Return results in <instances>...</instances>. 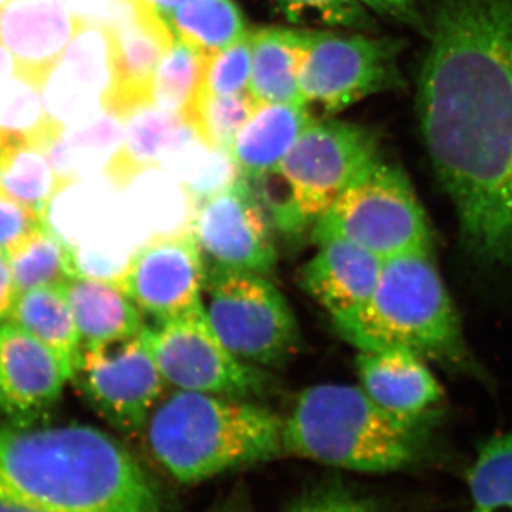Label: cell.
I'll use <instances>...</instances> for the list:
<instances>
[{"label":"cell","instance_id":"cell-31","mask_svg":"<svg viewBox=\"0 0 512 512\" xmlns=\"http://www.w3.org/2000/svg\"><path fill=\"white\" fill-rule=\"evenodd\" d=\"M59 131L47 116L39 84L19 72L0 83V136L22 138L46 150Z\"/></svg>","mask_w":512,"mask_h":512},{"label":"cell","instance_id":"cell-34","mask_svg":"<svg viewBox=\"0 0 512 512\" xmlns=\"http://www.w3.org/2000/svg\"><path fill=\"white\" fill-rule=\"evenodd\" d=\"M251 30L221 52L208 56L201 93L234 96L247 92L251 77Z\"/></svg>","mask_w":512,"mask_h":512},{"label":"cell","instance_id":"cell-15","mask_svg":"<svg viewBox=\"0 0 512 512\" xmlns=\"http://www.w3.org/2000/svg\"><path fill=\"white\" fill-rule=\"evenodd\" d=\"M116 40V79L107 110L123 117L153 103V83L174 42L167 23L141 0H117L109 23Z\"/></svg>","mask_w":512,"mask_h":512},{"label":"cell","instance_id":"cell-36","mask_svg":"<svg viewBox=\"0 0 512 512\" xmlns=\"http://www.w3.org/2000/svg\"><path fill=\"white\" fill-rule=\"evenodd\" d=\"M36 211L0 197V255L8 258L45 224Z\"/></svg>","mask_w":512,"mask_h":512},{"label":"cell","instance_id":"cell-16","mask_svg":"<svg viewBox=\"0 0 512 512\" xmlns=\"http://www.w3.org/2000/svg\"><path fill=\"white\" fill-rule=\"evenodd\" d=\"M64 382L52 350L16 323L0 322V413L15 426H32L55 407Z\"/></svg>","mask_w":512,"mask_h":512},{"label":"cell","instance_id":"cell-39","mask_svg":"<svg viewBox=\"0 0 512 512\" xmlns=\"http://www.w3.org/2000/svg\"><path fill=\"white\" fill-rule=\"evenodd\" d=\"M16 295H18V291H16L15 282H13L8 259L0 255V322L9 319Z\"/></svg>","mask_w":512,"mask_h":512},{"label":"cell","instance_id":"cell-40","mask_svg":"<svg viewBox=\"0 0 512 512\" xmlns=\"http://www.w3.org/2000/svg\"><path fill=\"white\" fill-rule=\"evenodd\" d=\"M207 512H254V508L248 491L238 487L220 498Z\"/></svg>","mask_w":512,"mask_h":512},{"label":"cell","instance_id":"cell-4","mask_svg":"<svg viewBox=\"0 0 512 512\" xmlns=\"http://www.w3.org/2000/svg\"><path fill=\"white\" fill-rule=\"evenodd\" d=\"M284 419L245 399L175 390L154 407L143 437L181 484H198L285 456Z\"/></svg>","mask_w":512,"mask_h":512},{"label":"cell","instance_id":"cell-20","mask_svg":"<svg viewBox=\"0 0 512 512\" xmlns=\"http://www.w3.org/2000/svg\"><path fill=\"white\" fill-rule=\"evenodd\" d=\"M121 119L123 141L104 168L111 183L119 187H126L151 168H160L198 140L183 116L160 110L153 103L136 107Z\"/></svg>","mask_w":512,"mask_h":512},{"label":"cell","instance_id":"cell-18","mask_svg":"<svg viewBox=\"0 0 512 512\" xmlns=\"http://www.w3.org/2000/svg\"><path fill=\"white\" fill-rule=\"evenodd\" d=\"M77 28L63 0H6L0 8V43L18 72L40 87Z\"/></svg>","mask_w":512,"mask_h":512},{"label":"cell","instance_id":"cell-7","mask_svg":"<svg viewBox=\"0 0 512 512\" xmlns=\"http://www.w3.org/2000/svg\"><path fill=\"white\" fill-rule=\"evenodd\" d=\"M311 238L316 245L346 239L383 261L431 251L429 222L409 178L383 158L342 192L316 222Z\"/></svg>","mask_w":512,"mask_h":512},{"label":"cell","instance_id":"cell-41","mask_svg":"<svg viewBox=\"0 0 512 512\" xmlns=\"http://www.w3.org/2000/svg\"><path fill=\"white\" fill-rule=\"evenodd\" d=\"M18 73L15 59L10 55L8 49L0 43V83L12 79Z\"/></svg>","mask_w":512,"mask_h":512},{"label":"cell","instance_id":"cell-23","mask_svg":"<svg viewBox=\"0 0 512 512\" xmlns=\"http://www.w3.org/2000/svg\"><path fill=\"white\" fill-rule=\"evenodd\" d=\"M312 29L251 30L252 62L248 92L259 104H301L299 72Z\"/></svg>","mask_w":512,"mask_h":512},{"label":"cell","instance_id":"cell-43","mask_svg":"<svg viewBox=\"0 0 512 512\" xmlns=\"http://www.w3.org/2000/svg\"><path fill=\"white\" fill-rule=\"evenodd\" d=\"M0 512H37L26 510V508L15 507V505L0 504Z\"/></svg>","mask_w":512,"mask_h":512},{"label":"cell","instance_id":"cell-8","mask_svg":"<svg viewBox=\"0 0 512 512\" xmlns=\"http://www.w3.org/2000/svg\"><path fill=\"white\" fill-rule=\"evenodd\" d=\"M201 309L221 342L255 366H284L301 345L295 313L268 276L205 264Z\"/></svg>","mask_w":512,"mask_h":512},{"label":"cell","instance_id":"cell-32","mask_svg":"<svg viewBox=\"0 0 512 512\" xmlns=\"http://www.w3.org/2000/svg\"><path fill=\"white\" fill-rule=\"evenodd\" d=\"M258 104L248 90L234 96H208L200 92L188 123L204 146L227 154Z\"/></svg>","mask_w":512,"mask_h":512},{"label":"cell","instance_id":"cell-42","mask_svg":"<svg viewBox=\"0 0 512 512\" xmlns=\"http://www.w3.org/2000/svg\"><path fill=\"white\" fill-rule=\"evenodd\" d=\"M141 2L146 3L148 8L153 9L164 19L165 16L170 15L175 9L180 8L184 3L191 2V0H141Z\"/></svg>","mask_w":512,"mask_h":512},{"label":"cell","instance_id":"cell-2","mask_svg":"<svg viewBox=\"0 0 512 512\" xmlns=\"http://www.w3.org/2000/svg\"><path fill=\"white\" fill-rule=\"evenodd\" d=\"M0 504L37 512H167L137 458L84 424L0 426Z\"/></svg>","mask_w":512,"mask_h":512},{"label":"cell","instance_id":"cell-37","mask_svg":"<svg viewBox=\"0 0 512 512\" xmlns=\"http://www.w3.org/2000/svg\"><path fill=\"white\" fill-rule=\"evenodd\" d=\"M77 26L107 25L117 0H63Z\"/></svg>","mask_w":512,"mask_h":512},{"label":"cell","instance_id":"cell-35","mask_svg":"<svg viewBox=\"0 0 512 512\" xmlns=\"http://www.w3.org/2000/svg\"><path fill=\"white\" fill-rule=\"evenodd\" d=\"M285 512H387L386 505L372 495L340 483L326 481L305 491Z\"/></svg>","mask_w":512,"mask_h":512},{"label":"cell","instance_id":"cell-24","mask_svg":"<svg viewBox=\"0 0 512 512\" xmlns=\"http://www.w3.org/2000/svg\"><path fill=\"white\" fill-rule=\"evenodd\" d=\"M123 136V119L106 110L86 123L60 130L45 153L66 188L96 168L104 171Z\"/></svg>","mask_w":512,"mask_h":512},{"label":"cell","instance_id":"cell-10","mask_svg":"<svg viewBox=\"0 0 512 512\" xmlns=\"http://www.w3.org/2000/svg\"><path fill=\"white\" fill-rule=\"evenodd\" d=\"M69 380L94 413L128 437L143 436L167 386L146 329L131 338L80 343Z\"/></svg>","mask_w":512,"mask_h":512},{"label":"cell","instance_id":"cell-14","mask_svg":"<svg viewBox=\"0 0 512 512\" xmlns=\"http://www.w3.org/2000/svg\"><path fill=\"white\" fill-rule=\"evenodd\" d=\"M116 79L110 26L80 25L42 86L47 116L59 130L94 119L109 107Z\"/></svg>","mask_w":512,"mask_h":512},{"label":"cell","instance_id":"cell-13","mask_svg":"<svg viewBox=\"0 0 512 512\" xmlns=\"http://www.w3.org/2000/svg\"><path fill=\"white\" fill-rule=\"evenodd\" d=\"M191 231L205 264L264 276L278 264L274 224L252 184L239 175L202 195Z\"/></svg>","mask_w":512,"mask_h":512},{"label":"cell","instance_id":"cell-38","mask_svg":"<svg viewBox=\"0 0 512 512\" xmlns=\"http://www.w3.org/2000/svg\"><path fill=\"white\" fill-rule=\"evenodd\" d=\"M369 12L402 22L404 25H420L419 13H417L414 0H359Z\"/></svg>","mask_w":512,"mask_h":512},{"label":"cell","instance_id":"cell-3","mask_svg":"<svg viewBox=\"0 0 512 512\" xmlns=\"http://www.w3.org/2000/svg\"><path fill=\"white\" fill-rule=\"evenodd\" d=\"M433 423L390 416L360 386L323 383L299 393L284 419L282 444L288 456L325 466L397 473L433 456Z\"/></svg>","mask_w":512,"mask_h":512},{"label":"cell","instance_id":"cell-28","mask_svg":"<svg viewBox=\"0 0 512 512\" xmlns=\"http://www.w3.org/2000/svg\"><path fill=\"white\" fill-rule=\"evenodd\" d=\"M6 259L18 293L62 285L82 274L76 252L47 222Z\"/></svg>","mask_w":512,"mask_h":512},{"label":"cell","instance_id":"cell-1","mask_svg":"<svg viewBox=\"0 0 512 512\" xmlns=\"http://www.w3.org/2000/svg\"><path fill=\"white\" fill-rule=\"evenodd\" d=\"M417 109L464 251L512 276V0H441Z\"/></svg>","mask_w":512,"mask_h":512},{"label":"cell","instance_id":"cell-6","mask_svg":"<svg viewBox=\"0 0 512 512\" xmlns=\"http://www.w3.org/2000/svg\"><path fill=\"white\" fill-rule=\"evenodd\" d=\"M379 160L375 131L348 121L313 120L285 157L251 184L276 231L301 237Z\"/></svg>","mask_w":512,"mask_h":512},{"label":"cell","instance_id":"cell-22","mask_svg":"<svg viewBox=\"0 0 512 512\" xmlns=\"http://www.w3.org/2000/svg\"><path fill=\"white\" fill-rule=\"evenodd\" d=\"M311 121L301 104H258L227 153L239 177L252 183L271 171Z\"/></svg>","mask_w":512,"mask_h":512},{"label":"cell","instance_id":"cell-26","mask_svg":"<svg viewBox=\"0 0 512 512\" xmlns=\"http://www.w3.org/2000/svg\"><path fill=\"white\" fill-rule=\"evenodd\" d=\"M8 320L28 330L30 335L52 350L67 380L70 379L80 338L62 285L19 292Z\"/></svg>","mask_w":512,"mask_h":512},{"label":"cell","instance_id":"cell-44","mask_svg":"<svg viewBox=\"0 0 512 512\" xmlns=\"http://www.w3.org/2000/svg\"><path fill=\"white\" fill-rule=\"evenodd\" d=\"M6 0H0V8H2L3 5H5Z\"/></svg>","mask_w":512,"mask_h":512},{"label":"cell","instance_id":"cell-33","mask_svg":"<svg viewBox=\"0 0 512 512\" xmlns=\"http://www.w3.org/2000/svg\"><path fill=\"white\" fill-rule=\"evenodd\" d=\"M292 25L312 28L372 30L375 20L359 0H274Z\"/></svg>","mask_w":512,"mask_h":512},{"label":"cell","instance_id":"cell-25","mask_svg":"<svg viewBox=\"0 0 512 512\" xmlns=\"http://www.w3.org/2000/svg\"><path fill=\"white\" fill-rule=\"evenodd\" d=\"M62 190L45 150L22 138L0 136V197L46 217Z\"/></svg>","mask_w":512,"mask_h":512},{"label":"cell","instance_id":"cell-17","mask_svg":"<svg viewBox=\"0 0 512 512\" xmlns=\"http://www.w3.org/2000/svg\"><path fill=\"white\" fill-rule=\"evenodd\" d=\"M360 387L390 416L403 421L434 419L443 389L429 362L406 349L359 352Z\"/></svg>","mask_w":512,"mask_h":512},{"label":"cell","instance_id":"cell-9","mask_svg":"<svg viewBox=\"0 0 512 512\" xmlns=\"http://www.w3.org/2000/svg\"><path fill=\"white\" fill-rule=\"evenodd\" d=\"M402 49L393 37L312 29L299 72L303 110L312 120L333 119L373 94L399 89Z\"/></svg>","mask_w":512,"mask_h":512},{"label":"cell","instance_id":"cell-11","mask_svg":"<svg viewBox=\"0 0 512 512\" xmlns=\"http://www.w3.org/2000/svg\"><path fill=\"white\" fill-rule=\"evenodd\" d=\"M146 338L165 382L178 390L247 400L264 396L271 387L265 372L221 342L201 308L147 326Z\"/></svg>","mask_w":512,"mask_h":512},{"label":"cell","instance_id":"cell-19","mask_svg":"<svg viewBox=\"0 0 512 512\" xmlns=\"http://www.w3.org/2000/svg\"><path fill=\"white\" fill-rule=\"evenodd\" d=\"M383 259L367 249L332 238L299 271V286L333 318L355 311L373 292Z\"/></svg>","mask_w":512,"mask_h":512},{"label":"cell","instance_id":"cell-12","mask_svg":"<svg viewBox=\"0 0 512 512\" xmlns=\"http://www.w3.org/2000/svg\"><path fill=\"white\" fill-rule=\"evenodd\" d=\"M204 279V255L190 228L148 239L128 256L114 281L147 326H157L201 308Z\"/></svg>","mask_w":512,"mask_h":512},{"label":"cell","instance_id":"cell-21","mask_svg":"<svg viewBox=\"0 0 512 512\" xmlns=\"http://www.w3.org/2000/svg\"><path fill=\"white\" fill-rule=\"evenodd\" d=\"M80 343L131 338L147 328L146 319L114 279L80 274L62 284Z\"/></svg>","mask_w":512,"mask_h":512},{"label":"cell","instance_id":"cell-30","mask_svg":"<svg viewBox=\"0 0 512 512\" xmlns=\"http://www.w3.org/2000/svg\"><path fill=\"white\" fill-rule=\"evenodd\" d=\"M207 60V55L174 36L154 77V106L188 121L201 92Z\"/></svg>","mask_w":512,"mask_h":512},{"label":"cell","instance_id":"cell-27","mask_svg":"<svg viewBox=\"0 0 512 512\" xmlns=\"http://www.w3.org/2000/svg\"><path fill=\"white\" fill-rule=\"evenodd\" d=\"M178 39L212 56L248 32L247 20L234 0H191L165 16Z\"/></svg>","mask_w":512,"mask_h":512},{"label":"cell","instance_id":"cell-5","mask_svg":"<svg viewBox=\"0 0 512 512\" xmlns=\"http://www.w3.org/2000/svg\"><path fill=\"white\" fill-rule=\"evenodd\" d=\"M332 323L359 352L399 348L453 369L471 367L456 308L431 251L384 259L369 298Z\"/></svg>","mask_w":512,"mask_h":512},{"label":"cell","instance_id":"cell-29","mask_svg":"<svg viewBox=\"0 0 512 512\" xmlns=\"http://www.w3.org/2000/svg\"><path fill=\"white\" fill-rule=\"evenodd\" d=\"M467 484V512H512V429L478 447Z\"/></svg>","mask_w":512,"mask_h":512}]
</instances>
